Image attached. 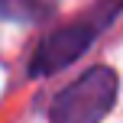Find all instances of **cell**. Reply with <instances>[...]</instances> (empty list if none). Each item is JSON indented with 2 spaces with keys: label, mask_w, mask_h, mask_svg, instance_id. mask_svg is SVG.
I'll list each match as a JSON object with an SVG mask.
<instances>
[{
  "label": "cell",
  "mask_w": 123,
  "mask_h": 123,
  "mask_svg": "<svg viewBox=\"0 0 123 123\" xmlns=\"http://www.w3.org/2000/svg\"><path fill=\"white\" fill-rule=\"evenodd\" d=\"M120 10H123V0H97L81 19L55 29L49 39H42V45L36 49V55L29 62V74L32 78L55 74L62 68H68L71 62H78L94 45V39L120 16Z\"/></svg>",
  "instance_id": "1"
},
{
  "label": "cell",
  "mask_w": 123,
  "mask_h": 123,
  "mask_svg": "<svg viewBox=\"0 0 123 123\" xmlns=\"http://www.w3.org/2000/svg\"><path fill=\"white\" fill-rule=\"evenodd\" d=\"M117 71L107 65L87 68L49 107V123H100L117 104Z\"/></svg>",
  "instance_id": "2"
},
{
  "label": "cell",
  "mask_w": 123,
  "mask_h": 123,
  "mask_svg": "<svg viewBox=\"0 0 123 123\" xmlns=\"http://www.w3.org/2000/svg\"><path fill=\"white\" fill-rule=\"evenodd\" d=\"M58 0H0V19L10 23H42L55 13Z\"/></svg>",
  "instance_id": "3"
}]
</instances>
